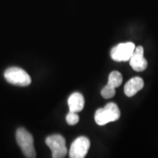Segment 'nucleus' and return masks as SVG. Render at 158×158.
Masks as SVG:
<instances>
[{
    "label": "nucleus",
    "mask_w": 158,
    "mask_h": 158,
    "mask_svg": "<svg viewBox=\"0 0 158 158\" xmlns=\"http://www.w3.org/2000/svg\"><path fill=\"white\" fill-rule=\"evenodd\" d=\"M121 113L117 105L109 102L103 108H99L95 112L94 120L100 126L105 125L110 122H115L120 118Z\"/></svg>",
    "instance_id": "1"
},
{
    "label": "nucleus",
    "mask_w": 158,
    "mask_h": 158,
    "mask_svg": "<svg viewBox=\"0 0 158 158\" xmlns=\"http://www.w3.org/2000/svg\"><path fill=\"white\" fill-rule=\"evenodd\" d=\"M17 143L26 157H36L32 135L24 128H19L15 133Z\"/></svg>",
    "instance_id": "2"
},
{
    "label": "nucleus",
    "mask_w": 158,
    "mask_h": 158,
    "mask_svg": "<svg viewBox=\"0 0 158 158\" xmlns=\"http://www.w3.org/2000/svg\"><path fill=\"white\" fill-rule=\"evenodd\" d=\"M5 78L10 84L20 86H27L31 84L29 75L23 69L13 67L7 69L4 74Z\"/></svg>",
    "instance_id": "3"
},
{
    "label": "nucleus",
    "mask_w": 158,
    "mask_h": 158,
    "mask_svg": "<svg viewBox=\"0 0 158 158\" xmlns=\"http://www.w3.org/2000/svg\"><path fill=\"white\" fill-rule=\"evenodd\" d=\"M45 143L50 148L54 158L64 157L68 152L64 138L59 134L48 136L45 139Z\"/></svg>",
    "instance_id": "4"
},
{
    "label": "nucleus",
    "mask_w": 158,
    "mask_h": 158,
    "mask_svg": "<svg viewBox=\"0 0 158 158\" xmlns=\"http://www.w3.org/2000/svg\"><path fill=\"white\" fill-rule=\"evenodd\" d=\"M135 44L132 42L119 43L110 51V56L116 62L129 61L135 50Z\"/></svg>",
    "instance_id": "5"
},
{
    "label": "nucleus",
    "mask_w": 158,
    "mask_h": 158,
    "mask_svg": "<svg viewBox=\"0 0 158 158\" xmlns=\"http://www.w3.org/2000/svg\"><path fill=\"white\" fill-rule=\"evenodd\" d=\"M89 147V140L84 136H81L73 142L69 152V156L71 158H84L88 153Z\"/></svg>",
    "instance_id": "6"
},
{
    "label": "nucleus",
    "mask_w": 158,
    "mask_h": 158,
    "mask_svg": "<svg viewBox=\"0 0 158 158\" xmlns=\"http://www.w3.org/2000/svg\"><path fill=\"white\" fill-rule=\"evenodd\" d=\"M130 64L135 71L142 72L147 68V61L143 56V48L136 47L130 59Z\"/></svg>",
    "instance_id": "7"
},
{
    "label": "nucleus",
    "mask_w": 158,
    "mask_h": 158,
    "mask_svg": "<svg viewBox=\"0 0 158 158\" xmlns=\"http://www.w3.org/2000/svg\"><path fill=\"white\" fill-rule=\"evenodd\" d=\"M143 79L140 77H134L126 83L124 88V94L127 97H133L143 89Z\"/></svg>",
    "instance_id": "8"
},
{
    "label": "nucleus",
    "mask_w": 158,
    "mask_h": 158,
    "mask_svg": "<svg viewBox=\"0 0 158 158\" xmlns=\"http://www.w3.org/2000/svg\"><path fill=\"white\" fill-rule=\"evenodd\" d=\"M84 98L79 92H74L68 98V106L70 111L78 112L81 111L84 107Z\"/></svg>",
    "instance_id": "9"
},
{
    "label": "nucleus",
    "mask_w": 158,
    "mask_h": 158,
    "mask_svg": "<svg viewBox=\"0 0 158 158\" xmlns=\"http://www.w3.org/2000/svg\"><path fill=\"white\" fill-rule=\"evenodd\" d=\"M122 81H123V78H122V74L118 71H113L110 73L108 77V84L114 88H116L122 84Z\"/></svg>",
    "instance_id": "10"
},
{
    "label": "nucleus",
    "mask_w": 158,
    "mask_h": 158,
    "mask_svg": "<svg viewBox=\"0 0 158 158\" xmlns=\"http://www.w3.org/2000/svg\"><path fill=\"white\" fill-rule=\"evenodd\" d=\"M116 94V88L107 84L101 91V95L105 99H109L113 98Z\"/></svg>",
    "instance_id": "11"
},
{
    "label": "nucleus",
    "mask_w": 158,
    "mask_h": 158,
    "mask_svg": "<svg viewBox=\"0 0 158 158\" xmlns=\"http://www.w3.org/2000/svg\"><path fill=\"white\" fill-rule=\"evenodd\" d=\"M66 121L69 125H75L79 122V116L76 112L70 111L66 116Z\"/></svg>",
    "instance_id": "12"
}]
</instances>
